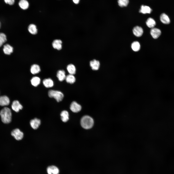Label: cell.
I'll use <instances>...</instances> for the list:
<instances>
[{
    "mask_svg": "<svg viewBox=\"0 0 174 174\" xmlns=\"http://www.w3.org/2000/svg\"><path fill=\"white\" fill-rule=\"evenodd\" d=\"M0 115L2 122L5 123H8L12 119V113L10 109L5 107L0 111Z\"/></svg>",
    "mask_w": 174,
    "mask_h": 174,
    "instance_id": "6da1fadb",
    "label": "cell"
},
{
    "mask_svg": "<svg viewBox=\"0 0 174 174\" xmlns=\"http://www.w3.org/2000/svg\"><path fill=\"white\" fill-rule=\"evenodd\" d=\"M80 123L83 128L85 129H89L93 126L94 121L91 117L88 116H85L82 118Z\"/></svg>",
    "mask_w": 174,
    "mask_h": 174,
    "instance_id": "7a4b0ae2",
    "label": "cell"
},
{
    "mask_svg": "<svg viewBox=\"0 0 174 174\" xmlns=\"http://www.w3.org/2000/svg\"><path fill=\"white\" fill-rule=\"evenodd\" d=\"M48 95L50 98H54L58 102L61 101L64 97L63 94L61 91L53 90L48 91Z\"/></svg>",
    "mask_w": 174,
    "mask_h": 174,
    "instance_id": "3957f363",
    "label": "cell"
},
{
    "mask_svg": "<svg viewBox=\"0 0 174 174\" xmlns=\"http://www.w3.org/2000/svg\"><path fill=\"white\" fill-rule=\"evenodd\" d=\"M11 135L17 140H22L23 137V133L18 129L13 130L11 132Z\"/></svg>",
    "mask_w": 174,
    "mask_h": 174,
    "instance_id": "277c9868",
    "label": "cell"
},
{
    "mask_svg": "<svg viewBox=\"0 0 174 174\" xmlns=\"http://www.w3.org/2000/svg\"><path fill=\"white\" fill-rule=\"evenodd\" d=\"M70 109L73 112L75 113L79 112L81 109V105L75 101L72 102L70 106Z\"/></svg>",
    "mask_w": 174,
    "mask_h": 174,
    "instance_id": "5b68a950",
    "label": "cell"
},
{
    "mask_svg": "<svg viewBox=\"0 0 174 174\" xmlns=\"http://www.w3.org/2000/svg\"><path fill=\"white\" fill-rule=\"evenodd\" d=\"M11 107L12 109L16 112H18L23 108L22 106L17 100H15L13 102Z\"/></svg>",
    "mask_w": 174,
    "mask_h": 174,
    "instance_id": "8992f818",
    "label": "cell"
},
{
    "mask_svg": "<svg viewBox=\"0 0 174 174\" xmlns=\"http://www.w3.org/2000/svg\"><path fill=\"white\" fill-rule=\"evenodd\" d=\"M150 33L152 37L154 39H156L160 36L161 32L159 29L153 28L151 29Z\"/></svg>",
    "mask_w": 174,
    "mask_h": 174,
    "instance_id": "52a82bcc",
    "label": "cell"
},
{
    "mask_svg": "<svg viewBox=\"0 0 174 174\" xmlns=\"http://www.w3.org/2000/svg\"><path fill=\"white\" fill-rule=\"evenodd\" d=\"M41 121L37 118H35L30 121V123L31 127L34 129H37L41 124Z\"/></svg>",
    "mask_w": 174,
    "mask_h": 174,
    "instance_id": "ba28073f",
    "label": "cell"
},
{
    "mask_svg": "<svg viewBox=\"0 0 174 174\" xmlns=\"http://www.w3.org/2000/svg\"><path fill=\"white\" fill-rule=\"evenodd\" d=\"M133 32L134 34L136 36H141L143 33L142 28L141 27L137 26L135 27L133 29Z\"/></svg>",
    "mask_w": 174,
    "mask_h": 174,
    "instance_id": "9c48e42d",
    "label": "cell"
},
{
    "mask_svg": "<svg viewBox=\"0 0 174 174\" xmlns=\"http://www.w3.org/2000/svg\"><path fill=\"white\" fill-rule=\"evenodd\" d=\"M90 65L93 70H97L100 67V63L98 60L94 59L90 61Z\"/></svg>",
    "mask_w": 174,
    "mask_h": 174,
    "instance_id": "30bf717a",
    "label": "cell"
},
{
    "mask_svg": "<svg viewBox=\"0 0 174 174\" xmlns=\"http://www.w3.org/2000/svg\"><path fill=\"white\" fill-rule=\"evenodd\" d=\"M10 101L9 98L6 96H0V105L5 106L8 105Z\"/></svg>",
    "mask_w": 174,
    "mask_h": 174,
    "instance_id": "8fae6325",
    "label": "cell"
},
{
    "mask_svg": "<svg viewBox=\"0 0 174 174\" xmlns=\"http://www.w3.org/2000/svg\"><path fill=\"white\" fill-rule=\"evenodd\" d=\"M47 171L48 174H58L59 173L58 169L54 166L48 167L47 168Z\"/></svg>",
    "mask_w": 174,
    "mask_h": 174,
    "instance_id": "7c38bea8",
    "label": "cell"
},
{
    "mask_svg": "<svg viewBox=\"0 0 174 174\" xmlns=\"http://www.w3.org/2000/svg\"><path fill=\"white\" fill-rule=\"evenodd\" d=\"M62 42L60 39L54 40L52 43V46L53 48L58 50H61L62 47Z\"/></svg>",
    "mask_w": 174,
    "mask_h": 174,
    "instance_id": "4fadbf2b",
    "label": "cell"
},
{
    "mask_svg": "<svg viewBox=\"0 0 174 174\" xmlns=\"http://www.w3.org/2000/svg\"><path fill=\"white\" fill-rule=\"evenodd\" d=\"M13 47L9 44H6L4 46L3 51L4 53L6 54H10L13 52Z\"/></svg>",
    "mask_w": 174,
    "mask_h": 174,
    "instance_id": "5bb4252c",
    "label": "cell"
},
{
    "mask_svg": "<svg viewBox=\"0 0 174 174\" xmlns=\"http://www.w3.org/2000/svg\"><path fill=\"white\" fill-rule=\"evenodd\" d=\"M44 86L46 88L52 87L54 85V82L50 78L44 79L43 81Z\"/></svg>",
    "mask_w": 174,
    "mask_h": 174,
    "instance_id": "9a60e30c",
    "label": "cell"
},
{
    "mask_svg": "<svg viewBox=\"0 0 174 174\" xmlns=\"http://www.w3.org/2000/svg\"><path fill=\"white\" fill-rule=\"evenodd\" d=\"M160 20L161 22L165 24H168L170 22V20L169 17L164 13H162L161 15Z\"/></svg>",
    "mask_w": 174,
    "mask_h": 174,
    "instance_id": "2e32d148",
    "label": "cell"
},
{
    "mask_svg": "<svg viewBox=\"0 0 174 174\" xmlns=\"http://www.w3.org/2000/svg\"><path fill=\"white\" fill-rule=\"evenodd\" d=\"M57 76L59 81H63L65 79L66 77L65 71L63 70H58L57 73Z\"/></svg>",
    "mask_w": 174,
    "mask_h": 174,
    "instance_id": "e0dca14e",
    "label": "cell"
},
{
    "mask_svg": "<svg viewBox=\"0 0 174 174\" xmlns=\"http://www.w3.org/2000/svg\"><path fill=\"white\" fill-rule=\"evenodd\" d=\"M41 69L39 66L37 64H33L31 67L30 71L31 73L33 74L39 73Z\"/></svg>",
    "mask_w": 174,
    "mask_h": 174,
    "instance_id": "ac0fdd59",
    "label": "cell"
},
{
    "mask_svg": "<svg viewBox=\"0 0 174 174\" xmlns=\"http://www.w3.org/2000/svg\"><path fill=\"white\" fill-rule=\"evenodd\" d=\"M152 9L148 6L142 5L141 6L139 12L143 14H150L151 13Z\"/></svg>",
    "mask_w": 174,
    "mask_h": 174,
    "instance_id": "d6986e66",
    "label": "cell"
},
{
    "mask_svg": "<svg viewBox=\"0 0 174 174\" xmlns=\"http://www.w3.org/2000/svg\"><path fill=\"white\" fill-rule=\"evenodd\" d=\"M61 119L64 122H67L69 119V115L68 112L66 110L63 111L60 114Z\"/></svg>",
    "mask_w": 174,
    "mask_h": 174,
    "instance_id": "ffe728a7",
    "label": "cell"
},
{
    "mask_svg": "<svg viewBox=\"0 0 174 174\" xmlns=\"http://www.w3.org/2000/svg\"><path fill=\"white\" fill-rule=\"evenodd\" d=\"M19 5L22 9L25 10L29 7V4L26 0H20L19 2Z\"/></svg>",
    "mask_w": 174,
    "mask_h": 174,
    "instance_id": "44dd1931",
    "label": "cell"
},
{
    "mask_svg": "<svg viewBox=\"0 0 174 174\" xmlns=\"http://www.w3.org/2000/svg\"><path fill=\"white\" fill-rule=\"evenodd\" d=\"M30 81L31 84L34 86L36 87L40 84L41 80L39 77L35 76L32 78Z\"/></svg>",
    "mask_w": 174,
    "mask_h": 174,
    "instance_id": "7402d4cb",
    "label": "cell"
},
{
    "mask_svg": "<svg viewBox=\"0 0 174 174\" xmlns=\"http://www.w3.org/2000/svg\"><path fill=\"white\" fill-rule=\"evenodd\" d=\"M28 31L31 34L35 35L37 33V29L36 25L33 24L29 25L28 28Z\"/></svg>",
    "mask_w": 174,
    "mask_h": 174,
    "instance_id": "603a6c76",
    "label": "cell"
},
{
    "mask_svg": "<svg viewBox=\"0 0 174 174\" xmlns=\"http://www.w3.org/2000/svg\"><path fill=\"white\" fill-rule=\"evenodd\" d=\"M67 70L70 74L73 75L76 72V68L75 66L72 64L68 65L67 67Z\"/></svg>",
    "mask_w": 174,
    "mask_h": 174,
    "instance_id": "cb8c5ba5",
    "label": "cell"
},
{
    "mask_svg": "<svg viewBox=\"0 0 174 174\" xmlns=\"http://www.w3.org/2000/svg\"><path fill=\"white\" fill-rule=\"evenodd\" d=\"M146 24L148 27L152 28H154L156 24V23L154 19L151 18H149L147 19Z\"/></svg>",
    "mask_w": 174,
    "mask_h": 174,
    "instance_id": "d4e9b609",
    "label": "cell"
},
{
    "mask_svg": "<svg viewBox=\"0 0 174 174\" xmlns=\"http://www.w3.org/2000/svg\"><path fill=\"white\" fill-rule=\"evenodd\" d=\"M65 80L67 83L71 84L74 83L76 80L75 78L73 75L70 74L66 76Z\"/></svg>",
    "mask_w": 174,
    "mask_h": 174,
    "instance_id": "484cf974",
    "label": "cell"
},
{
    "mask_svg": "<svg viewBox=\"0 0 174 174\" xmlns=\"http://www.w3.org/2000/svg\"><path fill=\"white\" fill-rule=\"evenodd\" d=\"M140 45L139 43L137 41L133 42L131 45L132 49L135 51H139L140 49Z\"/></svg>",
    "mask_w": 174,
    "mask_h": 174,
    "instance_id": "4316f807",
    "label": "cell"
},
{
    "mask_svg": "<svg viewBox=\"0 0 174 174\" xmlns=\"http://www.w3.org/2000/svg\"><path fill=\"white\" fill-rule=\"evenodd\" d=\"M7 38L6 35L4 33H0V47L7 41Z\"/></svg>",
    "mask_w": 174,
    "mask_h": 174,
    "instance_id": "83f0119b",
    "label": "cell"
},
{
    "mask_svg": "<svg viewBox=\"0 0 174 174\" xmlns=\"http://www.w3.org/2000/svg\"><path fill=\"white\" fill-rule=\"evenodd\" d=\"M118 2L119 5L121 7L126 6L128 4L129 0H118Z\"/></svg>",
    "mask_w": 174,
    "mask_h": 174,
    "instance_id": "f1b7e54d",
    "label": "cell"
},
{
    "mask_svg": "<svg viewBox=\"0 0 174 174\" xmlns=\"http://www.w3.org/2000/svg\"><path fill=\"white\" fill-rule=\"evenodd\" d=\"M15 0H4L5 2L7 4L10 5L13 4Z\"/></svg>",
    "mask_w": 174,
    "mask_h": 174,
    "instance_id": "f546056e",
    "label": "cell"
},
{
    "mask_svg": "<svg viewBox=\"0 0 174 174\" xmlns=\"http://www.w3.org/2000/svg\"><path fill=\"white\" fill-rule=\"evenodd\" d=\"M73 2L76 4H78L80 0H72Z\"/></svg>",
    "mask_w": 174,
    "mask_h": 174,
    "instance_id": "4dcf8cb0",
    "label": "cell"
},
{
    "mask_svg": "<svg viewBox=\"0 0 174 174\" xmlns=\"http://www.w3.org/2000/svg\"><path fill=\"white\" fill-rule=\"evenodd\" d=\"M0 26H1V23H0Z\"/></svg>",
    "mask_w": 174,
    "mask_h": 174,
    "instance_id": "1f68e13d",
    "label": "cell"
}]
</instances>
